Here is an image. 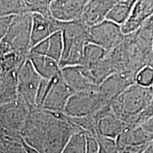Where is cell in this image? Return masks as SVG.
I'll return each mask as SVG.
<instances>
[{
	"label": "cell",
	"mask_w": 153,
	"mask_h": 153,
	"mask_svg": "<svg viewBox=\"0 0 153 153\" xmlns=\"http://www.w3.org/2000/svg\"><path fill=\"white\" fill-rule=\"evenodd\" d=\"M77 130L64 113L36 107L30 111L21 136L41 153H62Z\"/></svg>",
	"instance_id": "obj_1"
},
{
	"label": "cell",
	"mask_w": 153,
	"mask_h": 153,
	"mask_svg": "<svg viewBox=\"0 0 153 153\" xmlns=\"http://www.w3.org/2000/svg\"><path fill=\"white\" fill-rule=\"evenodd\" d=\"M152 96V87H143L135 82L111 101V107L114 114L128 125H138Z\"/></svg>",
	"instance_id": "obj_2"
},
{
	"label": "cell",
	"mask_w": 153,
	"mask_h": 153,
	"mask_svg": "<svg viewBox=\"0 0 153 153\" xmlns=\"http://www.w3.org/2000/svg\"><path fill=\"white\" fill-rule=\"evenodd\" d=\"M88 26L82 21L63 22L62 33L63 51L61 68L82 65L86 45L88 42Z\"/></svg>",
	"instance_id": "obj_3"
},
{
	"label": "cell",
	"mask_w": 153,
	"mask_h": 153,
	"mask_svg": "<svg viewBox=\"0 0 153 153\" xmlns=\"http://www.w3.org/2000/svg\"><path fill=\"white\" fill-rule=\"evenodd\" d=\"M33 15H17L13 19L7 33L0 41L1 55L15 51L30 53Z\"/></svg>",
	"instance_id": "obj_4"
},
{
	"label": "cell",
	"mask_w": 153,
	"mask_h": 153,
	"mask_svg": "<svg viewBox=\"0 0 153 153\" xmlns=\"http://www.w3.org/2000/svg\"><path fill=\"white\" fill-rule=\"evenodd\" d=\"M110 104L111 101L99 91H78L70 97L64 114L70 117H82L97 114Z\"/></svg>",
	"instance_id": "obj_5"
},
{
	"label": "cell",
	"mask_w": 153,
	"mask_h": 153,
	"mask_svg": "<svg viewBox=\"0 0 153 153\" xmlns=\"http://www.w3.org/2000/svg\"><path fill=\"white\" fill-rule=\"evenodd\" d=\"M30 111L26 104L19 100L1 104V134L10 137H21V133Z\"/></svg>",
	"instance_id": "obj_6"
},
{
	"label": "cell",
	"mask_w": 153,
	"mask_h": 153,
	"mask_svg": "<svg viewBox=\"0 0 153 153\" xmlns=\"http://www.w3.org/2000/svg\"><path fill=\"white\" fill-rule=\"evenodd\" d=\"M43 77L29 59L18 71V100L26 104L30 110L36 108V97Z\"/></svg>",
	"instance_id": "obj_7"
},
{
	"label": "cell",
	"mask_w": 153,
	"mask_h": 153,
	"mask_svg": "<svg viewBox=\"0 0 153 153\" xmlns=\"http://www.w3.org/2000/svg\"><path fill=\"white\" fill-rule=\"evenodd\" d=\"M88 42L109 52L123 43L125 35L119 24L105 19L88 28Z\"/></svg>",
	"instance_id": "obj_8"
},
{
	"label": "cell",
	"mask_w": 153,
	"mask_h": 153,
	"mask_svg": "<svg viewBox=\"0 0 153 153\" xmlns=\"http://www.w3.org/2000/svg\"><path fill=\"white\" fill-rule=\"evenodd\" d=\"M74 93L61 73L49 80L46 93L40 108L51 111L64 113L67 103Z\"/></svg>",
	"instance_id": "obj_9"
},
{
	"label": "cell",
	"mask_w": 153,
	"mask_h": 153,
	"mask_svg": "<svg viewBox=\"0 0 153 153\" xmlns=\"http://www.w3.org/2000/svg\"><path fill=\"white\" fill-rule=\"evenodd\" d=\"M62 76L74 92L98 91L99 85L87 67L71 65L62 68Z\"/></svg>",
	"instance_id": "obj_10"
},
{
	"label": "cell",
	"mask_w": 153,
	"mask_h": 153,
	"mask_svg": "<svg viewBox=\"0 0 153 153\" xmlns=\"http://www.w3.org/2000/svg\"><path fill=\"white\" fill-rule=\"evenodd\" d=\"M137 74L128 70L115 72L101 82L98 91L107 100L111 101L136 82Z\"/></svg>",
	"instance_id": "obj_11"
},
{
	"label": "cell",
	"mask_w": 153,
	"mask_h": 153,
	"mask_svg": "<svg viewBox=\"0 0 153 153\" xmlns=\"http://www.w3.org/2000/svg\"><path fill=\"white\" fill-rule=\"evenodd\" d=\"M88 0H53L50 10L53 18L62 22L80 20Z\"/></svg>",
	"instance_id": "obj_12"
},
{
	"label": "cell",
	"mask_w": 153,
	"mask_h": 153,
	"mask_svg": "<svg viewBox=\"0 0 153 153\" xmlns=\"http://www.w3.org/2000/svg\"><path fill=\"white\" fill-rule=\"evenodd\" d=\"M32 22L30 49L44 40L48 38L52 34L62 30L63 22L51 16L33 13Z\"/></svg>",
	"instance_id": "obj_13"
},
{
	"label": "cell",
	"mask_w": 153,
	"mask_h": 153,
	"mask_svg": "<svg viewBox=\"0 0 153 153\" xmlns=\"http://www.w3.org/2000/svg\"><path fill=\"white\" fill-rule=\"evenodd\" d=\"M95 116L97 118L98 135L103 136L116 139L128 126L114 114L111 104L95 114Z\"/></svg>",
	"instance_id": "obj_14"
},
{
	"label": "cell",
	"mask_w": 153,
	"mask_h": 153,
	"mask_svg": "<svg viewBox=\"0 0 153 153\" xmlns=\"http://www.w3.org/2000/svg\"><path fill=\"white\" fill-rule=\"evenodd\" d=\"M153 15V0H136L129 18L121 25L124 35L138 30Z\"/></svg>",
	"instance_id": "obj_15"
},
{
	"label": "cell",
	"mask_w": 153,
	"mask_h": 153,
	"mask_svg": "<svg viewBox=\"0 0 153 153\" xmlns=\"http://www.w3.org/2000/svg\"><path fill=\"white\" fill-rule=\"evenodd\" d=\"M119 0H88L81 20L90 27L106 19L112 7Z\"/></svg>",
	"instance_id": "obj_16"
},
{
	"label": "cell",
	"mask_w": 153,
	"mask_h": 153,
	"mask_svg": "<svg viewBox=\"0 0 153 153\" xmlns=\"http://www.w3.org/2000/svg\"><path fill=\"white\" fill-rule=\"evenodd\" d=\"M153 137L142 125H128L116 138V142L120 150L128 147L146 146Z\"/></svg>",
	"instance_id": "obj_17"
},
{
	"label": "cell",
	"mask_w": 153,
	"mask_h": 153,
	"mask_svg": "<svg viewBox=\"0 0 153 153\" xmlns=\"http://www.w3.org/2000/svg\"><path fill=\"white\" fill-rule=\"evenodd\" d=\"M18 71L0 72V104L18 100Z\"/></svg>",
	"instance_id": "obj_18"
},
{
	"label": "cell",
	"mask_w": 153,
	"mask_h": 153,
	"mask_svg": "<svg viewBox=\"0 0 153 153\" xmlns=\"http://www.w3.org/2000/svg\"><path fill=\"white\" fill-rule=\"evenodd\" d=\"M28 59L43 78L51 79L61 74L62 68L60 62L48 55L30 52Z\"/></svg>",
	"instance_id": "obj_19"
},
{
	"label": "cell",
	"mask_w": 153,
	"mask_h": 153,
	"mask_svg": "<svg viewBox=\"0 0 153 153\" xmlns=\"http://www.w3.org/2000/svg\"><path fill=\"white\" fill-rule=\"evenodd\" d=\"M136 0H119L111 9L106 16L107 20L121 26L129 18Z\"/></svg>",
	"instance_id": "obj_20"
},
{
	"label": "cell",
	"mask_w": 153,
	"mask_h": 153,
	"mask_svg": "<svg viewBox=\"0 0 153 153\" xmlns=\"http://www.w3.org/2000/svg\"><path fill=\"white\" fill-rule=\"evenodd\" d=\"M29 53L12 52L1 55V71H19L28 59Z\"/></svg>",
	"instance_id": "obj_21"
},
{
	"label": "cell",
	"mask_w": 153,
	"mask_h": 153,
	"mask_svg": "<svg viewBox=\"0 0 153 153\" xmlns=\"http://www.w3.org/2000/svg\"><path fill=\"white\" fill-rule=\"evenodd\" d=\"M108 51L99 45L91 43H88L86 45L84 53L83 62L82 65L87 67L89 69L92 68L95 65L104 58Z\"/></svg>",
	"instance_id": "obj_22"
},
{
	"label": "cell",
	"mask_w": 153,
	"mask_h": 153,
	"mask_svg": "<svg viewBox=\"0 0 153 153\" xmlns=\"http://www.w3.org/2000/svg\"><path fill=\"white\" fill-rule=\"evenodd\" d=\"M87 152V135L82 131H75L69 139L62 153Z\"/></svg>",
	"instance_id": "obj_23"
},
{
	"label": "cell",
	"mask_w": 153,
	"mask_h": 153,
	"mask_svg": "<svg viewBox=\"0 0 153 153\" xmlns=\"http://www.w3.org/2000/svg\"><path fill=\"white\" fill-rule=\"evenodd\" d=\"M46 55L52 57L60 62L63 51V37L62 31L52 34L46 39Z\"/></svg>",
	"instance_id": "obj_24"
},
{
	"label": "cell",
	"mask_w": 153,
	"mask_h": 153,
	"mask_svg": "<svg viewBox=\"0 0 153 153\" xmlns=\"http://www.w3.org/2000/svg\"><path fill=\"white\" fill-rule=\"evenodd\" d=\"M28 13L24 0H0V16Z\"/></svg>",
	"instance_id": "obj_25"
},
{
	"label": "cell",
	"mask_w": 153,
	"mask_h": 153,
	"mask_svg": "<svg viewBox=\"0 0 153 153\" xmlns=\"http://www.w3.org/2000/svg\"><path fill=\"white\" fill-rule=\"evenodd\" d=\"M1 153H27L22 136L14 137L1 134Z\"/></svg>",
	"instance_id": "obj_26"
},
{
	"label": "cell",
	"mask_w": 153,
	"mask_h": 153,
	"mask_svg": "<svg viewBox=\"0 0 153 153\" xmlns=\"http://www.w3.org/2000/svg\"><path fill=\"white\" fill-rule=\"evenodd\" d=\"M99 153H120L121 150L118 145L116 139L97 135Z\"/></svg>",
	"instance_id": "obj_27"
},
{
	"label": "cell",
	"mask_w": 153,
	"mask_h": 153,
	"mask_svg": "<svg viewBox=\"0 0 153 153\" xmlns=\"http://www.w3.org/2000/svg\"><path fill=\"white\" fill-rule=\"evenodd\" d=\"M136 83L145 87L153 85V68L145 66L139 70L136 75Z\"/></svg>",
	"instance_id": "obj_28"
},
{
	"label": "cell",
	"mask_w": 153,
	"mask_h": 153,
	"mask_svg": "<svg viewBox=\"0 0 153 153\" xmlns=\"http://www.w3.org/2000/svg\"><path fill=\"white\" fill-rule=\"evenodd\" d=\"M14 16V15L0 16L1 17L0 18V39L2 38L7 33Z\"/></svg>",
	"instance_id": "obj_29"
},
{
	"label": "cell",
	"mask_w": 153,
	"mask_h": 153,
	"mask_svg": "<svg viewBox=\"0 0 153 153\" xmlns=\"http://www.w3.org/2000/svg\"><path fill=\"white\" fill-rule=\"evenodd\" d=\"M99 153V144L97 137L87 136V152Z\"/></svg>",
	"instance_id": "obj_30"
},
{
	"label": "cell",
	"mask_w": 153,
	"mask_h": 153,
	"mask_svg": "<svg viewBox=\"0 0 153 153\" xmlns=\"http://www.w3.org/2000/svg\"><path fill=\"white\" fill-rule=\"evenodd\" d=\"M153 116V96L152 98L151 99L150 104H148V106H147L146 109L145 110V111L143 112V114L141 116L139 120V124H142L144 122L148 120L149 118H152Z\"/></svg>",
	"instance_id": "obj_31"
},
{
	"label": "cell",
	"mask_w": 153,
	"mask_h": 153,
	"mask_svg": "<svg viewBox=\"0 0 153 153\" xmlns=\"http://www.w3.org/2000/svg\"><path fill=\"white\" fill-rule=\"evenodd\" d=\"M140 125H142L143 128L153 137V116Z\"/></svg>",
	"instance_id": "obj_32"
},
{
	"label": "cell",
	"mask_w": 153,
	"mask_h": 153,
	"mask_svg": "<svg viewBox=\"0 0 153 153\" xmlns=\"http://www.w3.org/2000/svg\"><path fill=\"white\" fill-rule=\"evenodd\" d=\"M22 140H23V144H24V148H25V149H26V152L27 153H41L38 150H36L35 148L30 146V145H28V143H26V142H25L24 140H23V138H22Z\"/></svg>",
	"instance_id": "obj_33"
},
{
	"label": "cell",
	"mask_w": 153,
	"mask_h": 153,
	"mask_svg": "<svg viewBox=\"0 0 153 153\" xmlns=\"http://www.w3.org/2000/svg\"><path fill=\"white\" fill-rule=\"evenodd\" d=\"M143 153H153V140L151 141V142L147 145L146 148H145L144 151H143Z\"/></svg>",
	"instance_id": "obj_34"
},
{
	"label": "cell",
	"mask_w": 153,
	"mask_h": 153,
	"mask_svg": "<svg viewBox=\"0 0 153 153\" xmlns=\"http://www.w3.org/2000/svg\"><path fill=\"white\" fill-rule=\"evenodd\" d=\"M152 89H153V85H152Z\"/></svg>",
	"instance_id": "obj_35"
}]
</instances>
